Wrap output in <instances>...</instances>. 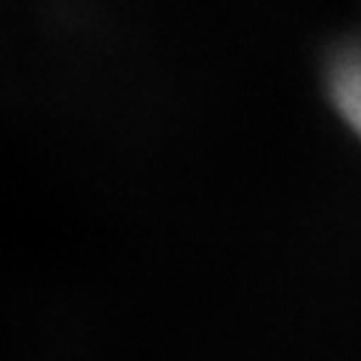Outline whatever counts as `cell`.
<instances>
[{
	"instance_id": "1",
	"label": "cell",
	"mask_w": 361,
	"mask_h": 361,
	"mask_svg": "<svg viewBox=\"0 0 361 361\" xmlns=\"http://www.w3.org/2000/svg\"><path fill=\"white\" fill-rule=\"evenodd\" d=\"M322 85L337 118L361 139V33H349L329 49Z\"/></svg>"
}]
</instances>
